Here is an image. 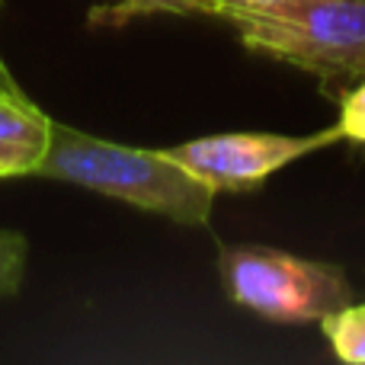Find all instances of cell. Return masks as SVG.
<instances>
[{"label":"cell","instance_id":"obj_1","mask_svg":"<svg viewBox=\"0 0 365 365\" xmlns=\"http://www.w3.org/2000/svg\"><path fill=\"white\" fill-rule=\"evenodd\" d=\"M32 177L74 182L177 225H208L212 218L215 189L167 151L113 145L61 122H51L48 148Z\"/></svg>","mask_w":365,"mask_h":365},{"label":"cell","instance_id":"obj_2","mask_svg":"<svg viewBox=\"0 0 365 365\" xmlns=\"http://www.w3.org/2000/svg\"><path fill=\"white\" fill-rule=\"evenodd\" d=\"M218 19L237 29L244 48L295 64L340 93L365 77V0H221Z\"/></svg>","mask_w":365,"mask_h":365},{"label":"cell","instance_id":"obj_3","mask_svg":"<svg viewBox=\"0 0 365 365\" xmlns=\"http://www.w3.org/2000/svg\"><path fill=\"white\" fill-rule=\"evenodd\" d=\"M225 295L272 324H321L353 302L340 266L259 244H225L218 253Z\"/></svg>","mask_w":365,"mask_h":365},{"label":"cell","instance_id":"obj_4","mask_svg":"<svg viewBox=\"0 0 365 365\" xmlns=\"http://www.w3.org/2000/svg\"><path fill=\"white\" fill-rule=\"evenodd\" d=\"M343 141L340 125L321 128L311 135H276V132H227L205 135L167 148L189 173L205 180L215 192H247L266 182L276 170L302 160L304 154Z\"/></svg>","mask_w":365,"mask_h":365},{"label":"cell","instance_id":"obj_5","mask_svg":"<svg viewBox=\"0 0 365 365\" xmlns=\"http://www.w3.org/2000/svg\"><path fill=\"white\" fill-rule=\"evenodd\" d=\"M51 119L29 96H0V170L32 177L48 148Z\"/></svg>","mask_w":365,"mask_h":365},{"label":"cell","instance_id":"obj_6","mask_svg":"<svg viewBox=\"0 0 365 365\" xmlns=\"http://www.w3.org/2000/svg\"><path fill=\"white\" fill-rule=\"evenodd\" d=\"M321 330L330 343V353L346 365H365V304L334 311L321 321Z\"/></svg>","mask_w":365,"mask_h":365},{"label":"cell","instance_id":"obj_7","mask_svg":"<svg viewBox=\"0 0 365 365\" xmlns=\"http://www.w3.org/2000/svg\"><path fill=\"white\" fill-rule=\"evenodd\" d=\"M221 0H115L113 23L135 16H212L218 19Z\"/></svg>","mask_w":365,"mask_h":365},{"label":"cell","instance_id":"obj_8","mask_svg":"<svg viewBox=\"0 0 365 365\" xmlns=\"http://www.w3.org/2000/svg\"><path fill=\"white\" fill-rule=\"evenodd\" d=\"M29 266V240L19 231L0 227V298H10L23 289Z\"/></svg>","mask_w":365,"mask_h":365},{"label":"cell","instance_id":"obj_9","mask_svg":"<svg viewBox=\"0 0 365 365\" xmlns=\"http://www.w3.org/2000/svg\"><path fill=\"white\" fill-rule=\"evenodd\" d=\"M340 132L343 141L365 145V77L340 93Z\"/></svg>","mask_w":365,"mask_h":365},{"label":"cell","instance_id":"obj_10","mask_svg":"<svg viewBox=\"0 0 365 365\" xmlns=\"http://www.w3.org/2000/svg\"><path fill=\"white\" fill-rule=\"evenodd\" d=\"M0 96H26V93H23V90H19L16 77H13V74H10V68H6L4 55H0Z\"/></svg>","mask_w":365,"mask_h":365},{"label":"cell","instance_id":"obj_11","mask_svg":"<svg viewBox=\"0 0 365 365\" xmlns=\"http://www.w3.org/2000/svg\"><path fill=\"white\" fill-rule=\"evenodd\" d=\"M227 4H272V0H227Z\"/></svg>","mask_w":365,"mask_h":365},{"label":"cell","instance_id":"obj_12","mask_svg":"<svg viewBox=\"0 0 365 365\" xmlns=\"http://www.w3.org/2000/svg\"><path fill=\"white\" fill-rule=\"evenodd\" d=\"M0 180H10V177H6V173H4V170H0Z\"/></svg>","mask_w":365,"mask_h":365},{"label":"cell","instance_id":"obj_13","mask_svg":"<svg viewBox=\"0 0 365 365\" xmlns=\"http://www.w3.org/2000/svg\"><path fill=\"white\" fill-rule=\"evenodd\" d=\"M0 6H4V0H0Z\"/></svg>","mask_w":365,"mask_h":365}]
</instances>
